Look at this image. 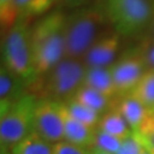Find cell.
<instances>
[{"mask_svg": "<svg viewBox=\"0 0 154 154\" xmlns=\"http://www.w3.org/2000/svg\"><path fill=\"white\" fill-rule=\"evenodd\" d=\"M91 154H113V153H109V152H105V151H102V149H91Z\"/></svg>", "mask_w": 154, "mask_h": 154, "instance_id": "83f0119b", "label": "cell"}, {"mask_svg": "<svg viewBox=\"0 0 154 154\" xmlns=\"http://www.w3.org/2000/svg\"><path fill=\"white\" fill-rule=\"evenodd\" d=\"M66 17L61 11H51L31 26L32 63L37 78L65 58Z\"/></svg>", "mask_w": 154, "mask_h": 154, "instance_id": "6da1fadb", "label": "cell"}, {"mask_svg": "<svg viewBox=\"0 0 154 154\" xmlns=\"http://www.w3.org/2000/svg\"><path fill=\"white\" fill-rule=\"evenodd\" d=\"M33 130L50 144L64 140V121L62 102L41 98L34 112Z\"/></svg>", "mask_w": 154, "mask_h": 154, "instance_id": "52a82bcc", "label": "cell"}, {"mask_svg": "<svg viewBox=\"0 0 154 154\" xmlns=\"http://www.w3.org/2000/svg\"><path fill=\"white\" fill-rule=\"evenodd\" d=\"M31 0H14V5L16 11H18V14H21V11L25 8V6L28 5Z\"/></svg>", "mask_w": 154, "mask_h": 154, "instance_id": "484cf974", "label": "cell"}, {"mask_svg": "<svg viewBox=\"0 0 154 154\" xmlns=\"http://www.w3.org/2000/svg\"><path fill=\"white\" fill-rule=\"evenodd\" d=\"M97 128L121 139L127 138L132 132L126 119L116 106H112L110 110L106 111L100 116Z\"/></svg>", "mask_w": 154, "mask_h": 154, "instance_id": "5bb4252c", "label": "cell"}, {"mask_svg": "<svg viewBox=\"0 0 154 154\" xmlns=\"http://www.w3.org/2000/svg\"><path fill=\"white\" fill-rule=\"evenodd\" d=\"M89 0H62V2L67 7H81Z\"/></svg>", "mask_w": 154, "mask_h": 154, "instance_id": "d4e9b609", "label": "cell"}, {"mask_svg": "<svg viewBox=\"0 0 154 154\" xmlns=\"http://www.w3.org/2000/svg\"><path fill=\"white\" fill-rule=\"evenodd\" d=\"M130 95L147 109H154V70H146Z\"/></svg>", "mask_w": 154, "mask_h": 154, "instance_id": "e0dca14e", "label": "cell"}, {"mask_svg": "<svg viewBox=\"0 0 154 154\" xmlns=\"http://www.w3.org/2000/svg\"><path fill=\"white\" fill-rule=\"evenodd\" d=\"M28 85L21 78L11 73L5 65H1L0 70V107L1 113L8 110L11 105L23 96H25L28 91Z\"/></svg>", "mask_w": 154, "mask_h": 154, "instance_id": "30bf717a", "label": "cell"}, {"mask_svg": "<svg viewBox=\"0 0 154 154\" xmlns=\"http://www.w3.org/2000/svg\"><path fill=\"white\" fill-rule=\"evenodd\" d=\"M18 16L20 14L15 8L14 0H0V22L2 37L15 25Z\"/></svg>", "mask_w": 154, "mask_h": 154, "instance_id": "d6986e66", "label": "cell"}, {"mask_svg": "<svg viewBox=\"0 0 154 154\" xmlns=\"http://www.w3.org/2000/svg\"><path fill=\"white\" fill-rule=\"evenodd\" d=\"M145 149V145L139 132L132 131L122 140L120 149L116 154H140Z\"/></svg>", "mask_w": 154, "mask_h": 154, "instance_id": "7402d4cb", "label": "cell"}, {"mask_svg": "<svg viewBox=\"0 0 154 154\" xmlns=\"http://www.w3.org/2000/svg\"><path fill=\"white\" fill-rule=\"evenodd\" d=\"M140 154H152V153H151V152H149V149H147L146 147H145V149H144V151H143V152H142Z\"/></svg>", "mask_w": 154, "mask_h": 154, "instance_id": "f546056e", "label": "cell"}, {"mask_svg": "<svg viewBox=\"0 0 154 154\" xmlns=\"http://www.w3.org/2000/svg\"><path fill=\"white\" fill-rule=\"evenodd\" d=\"M106 21L104 8L99 6L79 8L66 17L65 58L81 60L105 32Z\"/></svg>", "mask_w": 154, "mask_h": 154, "instance_id": "7a4b0ae2", "label": "cell"}, {"mask_svg": "<svg viewBox=\"0 0 154 154\" xmlns=\"http://www.w3.org/2000/svg\"><path fill=\"white\" fill-rule=\"evenodd\" d=\"M39 98L32 94H26L1 113L0 119V142L1 147L11 149L15 144L33 131L34 112Z\"/></svg>", "mask_w": 154, "mask_h": 154, "instance_id": "8992f818", "label": "cell"}, {"mask_svg": "<svg viewBox=\"0 0 154 154\" xmlns=\"http://www.w3.org/2000/svg\"><path fill=\"white\" fill-rule=\"evenodd\" d=\"M107 21L120 35H131L151 25L154 6L151 0H106Z\"/></svg>", "mask_w": 154, "mask_h": 154, "instance_id": "5b68a950", "label": "cell"}, {"mask_svg": "<svg viewBox=\"0 0 154 154\" xmlns=\"http://www.w3.org/2000/svg\"><path fill=\"white\" fill-rule=\"evenodd\" d=\"M153 111H154V109H153Z\"/></svg>", "mask_w": 154, "mask_h": 154, "instance_id": "4dcf8cb0", "label": "cell"}, {"mask_svg": "<svg viewBox=\"0 0 154 154\" xmlns=\"http://www.w3.org/2000/svg\"><path fill=\"white\" fill-rule=\"evenodd\" d=\"M118 96H123L136 87L138 81L146 71L142 56L137 48L126 51L111 65Z\"/></svg>", "mask_w": 154, "mask_h": 154, "instance_id": "ba28073f", "label": "cell"}, {"mask_svg": "<svg viewBox=\"0 0 154 154\" xmlns=\"http://www.w3.org/2000/svg\"><path fill=\"white\" fill-rule=\"evenodd\" d=\"M137 49L143 58L146 70H154V39L151 37L145 39Z\"/></svg>", "mask_w": 154, "mask_h": 154, "instance_id": "603a6c76", "label": "cell"}, {"mask_svg": "<svg viewBox=\"0 0 154 154\" xmlns=\"http://www.w3.org/2000/svg\"><path fill=\"white\" fill-rule=\"evenodd\" d=\"M86 66L80 60L64 58L48 73L37 78L28 91L39 99L48 98L65 102L82 86Z\"/></svg>", "mask_w": 154, "mask_h": 154, "instance_id": "3957f363", "label": "cell"}, {"mask_svg": "<svg viewBox=\"0 0 154 154\" xmlns=\"http://www.w3.org/2000/svg\"><path fill=\"white\" fill-rule=\"evenodd\" d=\"M121 138H118L111 134L100 130L96 128V134H95V140H94L93 149H98L109 153L116 154L120 149V146L122 144Z\"/></svg>", "mask_w": 154, "mask_h": 154, "instance_id": "ffe728a7", "label": "cell"}, {"mask_svg": "<svg viewBox=\"0 0 154 154\" xmlns=\"http://www.w3.org/2000/svg\"><path fill=\"white\" fill-rule=\"evenodd\" d=\"M151 38H153L154 39V18H153V21H152V23H151Z\"/></svg>", "mask_w": 154, "mask_h": 154, "instance_id": "f1b7e54d", "label": "cell"}, {"mask_svg": "<svg viewBox=\"0 0 154 154\" xmlns=\"http://www.w3.org/2000/svg\"><path fill=\"white\" fill-rule=\"evenodd\" d=\"M65 105L66 110L69 111V113L71 114L74 119H77L78 121L82 122L85 125L93 128H97L98 122L100 120V114L96 111L89 109L88 106L79 103L74 98H69L67 100L63 102Z\"/></svg>", "mask_w": 154, "mask_h": 154, "instance_id": "ac0fdd59", "label": "cell"}, {"mask_svg": "<svg viewBox=\"0 0 154 154\" xmlns=\"http://www.w3.org/2000/svg\"><path fill=\"white\" fill-rule=\"evenodd\" d=\"M62 114L64 121V140L87 149H93L96 128L89 127L74 119L66 110L64 103H62Z\"/></svg>", "mask_w": 154, "mask_h": 154, "instance_id": "8fae6325", "label": "cell"}, {"mask_svg": "<svg viewBox=\"0 0 154 154\" xmlns=\"http://www.w3.org/2000/svg\"><path fill=\"white\" fill-rule=\"evenodd\" d=\"M116 107L126 119L132 131L139 132L146 116L149 114V109H147L130 94L120 96V99L118 100Z\"/></svg>", "mask_w": 154, "mask_h": 154, "instance_id": "7c38bea8", "label": "cell"}, {"mask_svg": "<svg viewBox=\"0 0 154 154\" xmlns=\"http://www.w3.org/2000/svg\"><path fill=\"white\" fill-rule=\"evenodd\" d=\"M139 134H140V132H139ZM140 136H142V139H143V143H144V145H145V147L149 149L152 154H154V147L151 145V143H149V140H147V138L145 137L144 135H142V134H140Z\"/></svg>", "mask_w": 154, "mask_h": 154, "instance_id": "4316f807", "label": "cell"}, {"mask_svg": "<svg viewBox=\"0 0 154 154\" xmlns=\"http://www.w3.org/2000/svg\"><path fill=\"white\" fill-rule=\"evenodd\" d=\"M83 86H87L103 94L105 96L113 98L116 96V88L112 77L111 66L107 67H86Z\"/></svg>", "mask_w": 154, "mask_h": 154, "instance_id": "4fadbf2b", "label": "cell"}, {"mask_svg": "<svg viewBox=\"0 0 154 154\" xmlns=\"http://www.w3.org/2000/svg\"><path fill=\"white\" fill-rule=\"evenodd\" d=\"M72 98L88 106L89 109L98 112L99 114L105 113L106 111L110 110L112 107V100H113V98H110L97 90L83 85L81 87H79V89L72 96Z\"/></svg>", "mask_w": 154, "mask_h": 154, "instance_id": "9a60e30c", "label": "cell"}, {"mask_svg": "<svg viewBox=\"0 0 154 154\" xmlns=\"http://www.w3.org/2000/svg\"><path fill=\"white\" fill-rule=\"evenodd\" d=\"M120 48V34L116 31H105L80 60L86 67H107L116 58Z\"/></svg>", "mask_w": 154, "mask_h": 154, "instance_id": "9c48e42d", "label": "cell"}, {"mask_svg": "<svg viewBox=\"0 0 154 154\" xmlns=\"http://www.w3.org/2000/svg\"><path fill=\"white\" fill-rule=\"evenodd\" d=\"M55 1L56 0H31L21 11L18 18H23L30 22L33 17H38L46 14L53 7Z\"/></svg>", "mask_w": 154, "mask_h": 154, "instance_id": "44dd1931", "label": "cell"}, {"mask_svg": "<svg viewBox=\"0 0 154 154\" xmlns=\"http://www.w3.org/2000/svg\"><path fill=\"white\" fill-rule=\"evenodd\" d=\"M53 146L37 132L31 131L11 149V154H53Z\"/></svg>", "mask_w": 154, "mask_h": 154, "instance_id": "2e32d148", "label": "cell"}, {"mask_svg": "<svg viewBox=\"0 0 154 154\" xmlns=\"http://www.w3.org/2000/svg\"><path fill=\"white\" fill-rule=\"evenodd\" d=\"M2 65L21 78L28 87L37 79L32 63L31 26L26 20L18 18L2 37Z\"/></svg>", "mask_w": 154, "mask_h": 154, "instance_id": "277c9868", "label": "cell"}, {"mask_svg": "<svg viewBox=\"0 0 154 154\" xmlns=\"http://www.w3.org/2000/svg\"><path fill=\"white\" fill-rule=\"evenodd\" d=\"M53 154H91V149H87L83 146L69 143L66 140H62L54 144Z\"/></svg>", "mask_w": 154, "mask_h": 154, "instance_id": "cb8c5ba5", "label": "cell"}]
</instances>
